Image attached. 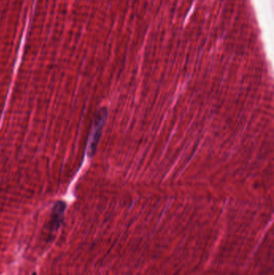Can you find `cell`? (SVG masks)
<instances>
[{
  "label": "cell",
  "mask_w": 274,
  "mask_h": 275,
  "mask_svg": "<svg viewBox=\"0 0 274 275\" xmlns=\"http://www.w3.org/2000/svg\"><path fill=\"white\" fill-rule=\"evenodd\" d=\"M106 116H107V111L106 109L103 108L98 112V116L96 118L94 128L92 129L90 139L88 142L87 154L90 157L93 156L95 154L98 141L102 134V128L104 127L105 122H106Z\"/></svg>",
  "instance_id": "1"
},
{
  "label": "cell",
  "mask_w": 274,
  "mask_h": 275,
  "mask_svg": "<svg viewBox=\"0 0 274 275\" xmlns=\"http://www.w3.org/2000/svg\"><path fill=\"white\" fill-rule=\"evenodd\" d=\"M65 208H66V204L64 201H58L54 204L48 223L49 238H52V236L54 235L60 229V225L64 220Z\"/></svg>",
  "instance_id": "2"
},
{
  "label": "cell",
  "mask_w": 274,
  "mask_h": 275,
  "mask_svg": "<svg viewBox=\"0 0 274 275\" xmlns=\"http://www.w3.org/2000/svg\"><path fill=\"white\" fill-rule=\"evenodd\" d=\"M31 275H36V274L34 272V273L31 274Z\"/></svg>",
  "instance_id": "3"
}]
</instances>
